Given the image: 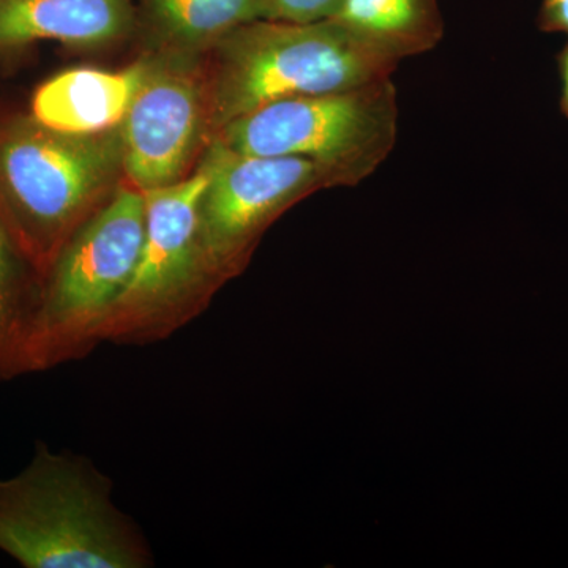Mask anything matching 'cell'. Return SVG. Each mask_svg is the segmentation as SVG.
<instances>
[{
    "instance_id": "1",
    "label": "cell",
    "mask_w": 568,
    "mask_h": 568,
    "mask_svg": "<svg viewBox=\"0 0 568 568\" xmlns=\"http://www.w3.org/2000/svg\"><path fill=\"white\" fill-rule=\"evenodd\" d=\"M91 459L37 444L29 465L0 478V551L26 568H148V538L112 499Z\"/></svg>"
},
{
    "instance_id": "2",
    "label": "cell",
    "mask_w": 568,
    "mask_h": 568,
    "mask_svg": "<svg viewBox=\"0 0 568 568\" xmlns=\"http://www.w3.org/2000/svg\"><path fill=\"white\" fill-rule=\"evenodd\" d=\"M121 171L119 126L69 134L32 119L0 132V220L41 280L71 235L106 203Z\"/></svg>"
},
{
    "instance_id": "3",
    "label": "cell",
    "mask_w": 568,
    "mask_h": 568,
    "mask_svg": "<svg viewBox=\"0 0 568 568\" xmlns=\"http://www.w3.org/2000/svg\"><path fill=\"white\" fill-rule=\"evenodd\" d=\"M207 84L209 130L265 104L347 91L390 78L398 61L334 20L295 24L257 20L216 41Z\"/></svg>"
},
{
    "instance_id": "4",
    "label": "cell",
    "mask_w": 568,
    "mask_h": 568,
    "mask_svg": "<svg viewBox=\"0 0 568 568\" xmlns=\"http://www.w3.org/2000/svg\"><path fill=\"white\" fill-rule=\"evenodd\" d=\"M145 235V194L126 183L78 227L41 280L29 335V373L81 361L136 268Z\"/></svg>"
},
{
    "instance_id": "5",
    "label": "cell",
    "mask_w": 568,
    "mask_h": 568,
    "mask_svg": "<svg viewBox=\"0 0 568 568\" xmlns=\"http://www.w3.org/2000/svg\"><path fill=\"white\" fill-rule=\"evenodd\" d=\"M396 133L398 103L390 77L265 104L226 123L213 140L244 155L312 160L338 186H355L386 162Z\"/></svg>"
},
{
    "instance_id": "6",
    "label": "cell",
    "mask_w": 568,
    "mask_h": 568,
    "mask_svg": "<svg viewBox=\"0 0 568 568\" xmlns=\"http://www.w3.org/2000/svg\"><path fill=\"white\" fill-rule=\"evenodd\" d=\"M211 181L203 160L196 173L145 194L144 244L125 290L112 306L102 342L149 345L181 331L204 312L219 290L205 268L200 205Z\"/></svg>"
},
{
    "instance_id": "7",
    "label": "cell",
    "mask_w": 568,
    "mask_h": 568,
    "mask_svg": "<svg viewBox=\"0 0 568 568\" xmlns=\"http://www.w3.org/2000/svg\"><path fill=\"white\" fill-rule=\"evenodd\" d=\"M211 181L200 205V242L216 286L241 274L272 223L306 194L338 186L316 162L244 155L212 140Z\"/></svg>"
},
{
    "instance_id": "8",
    "label": "cell",
    "mask_w": 568,
    "mask_h": 568,
    "mask_svg": "<svg viewBox=\"0 0 568 568\" xmlns=\"http://www.w3.org/2000/svg\"><path fill=\"white\" fill-rule=\"evenodd\" d=\"M205 130L207 82L185 52L149 59L140 91L119 125L123 173L141 192L181 182Z\"/></svg>"
},
{
    "instance_id": "9",
    "label": "cell",
    "mask_w": 568,
    "mask_h": 568,
    "mask_svg": "<svg viewBox=\"0 0 568 568\" xmlns=\"http://www.w3.org/2000/svg\"><path fill=\"white\" fill-rule=\"evenodd\" d=\"M149 69V59L121 71L73 69L40 85L32 119L69 134H99L121 125Z\"/></svg>"
},
{
    "instance_id": "10",
    "label": "cell",
    "mask_w": 568,
    "mask_h": 568,
    "mask_svg": "<svg viewBox=\"0 0 568 568\" xmlns=\"http://www.w3.org/2000/svg\"><path fill=\"white\" fill-rule=\"evenodd\" d=\"M133 26L132 0H0V51L40 40L102 47Z\"/></svg>"
},
{
    "instance_id": "11",
    "label": "cell",
    "mask_w": 568,
    "mask_h": 568,
    "mask_svg": "<svg viewBox=\"0 0 568 568\" xmlns=\"http://www.w3.org/2000/svg\"><path fill=\"white\" fill-rule=\"evenodd\" d=\"M328 20L398 62L435 50L444 37L439 0H342Z\"/></svg>"
},
{
    "instance_id": "12",
    "label": "cell",
    "mask_w": 568,
    "mask_h": 568,
    "mask_svg": "<svg viewBox=\"0 0 568 568\" xmlns=\"http://www.w3.org/2000/svg\"><path fill=\"white\" fill-rule=\"evenodd\" d=\"M168 51L193 52L248 22L267 18V0H142Z\"/></svg>"
},
{
    "instance_id": "13",
    "label": "cell",
    "mask_w": 568,
    "mask_h": 568,
    "mask_svg": "<svg viewBox=\"0 0 568 568\" xmlns=\"http://www.w3.org/2000/svg\"><path fill=\"white\" fill-rule=\"evenodd\" d=\"M26 263H29L28 257L0 220V381L29 375V335L39 304L41 280L32 282Z\"/></svg>"
},
{
    "instance_id": "14",
    "label": "cell",
    "mask_w": 568,
    "mask_h": 568,
    "mask_svg": "<svg viewBox=\"0 0 568 568\" xmlns=\"http://www.w3.org/2000/svg\"><path fill=\"white\" fill-rule=\"evenodd\" d=\"M342 0H267V18L271 21L308 24L328 20L338 10Z\"/></svg>"
},
{
    "instance_id": "15",
    "label": "cell",
    "mask_w": 568,
    "mask_h": 568,
    "mask_svg": "<svg viewBox=\"0 0 568 568\" xmlns=\"http://www.w3.org/2000/svg\"><path fill=\"white\" fill-rule=\"evenodd\" d=\"M538 26L545 32H560L568 37V0H544Z\"/></svg>"
},
{
    "instance_id": "16",
    "label": "cell",
    "mask_w": 568,
    "mask_h": 568,
    "mask_svg": "<svg viewBox=\"0 0 568 568\" xmlns=\"http://www.w3.org/2000/svg\"><path fill=\"white\" fill-rule=\"evenodd\" d=\"M560 78H562V97H560V110L568 118V43L560 52L559 58Z\"/></svg>"
}]
</instances>
